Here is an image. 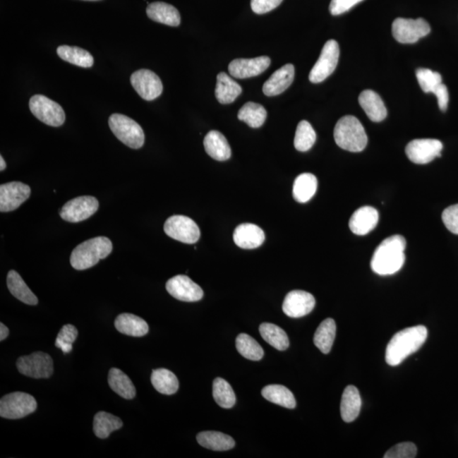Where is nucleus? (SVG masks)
<instances>
[{"label": "nucleus", "mask_w": 458, "mask_h": 458, "mask_svg": "<svg viewBox=\"0 0 458 458\" xmlns=\"http://www.w3.org/2000/svg\"><path fill=\"white\" fill-rule=\"evenodd\" d=\"M108 383L113 392L121 397L132 400L136 396V389L132 380L119 368H112L109 372Z\"/></svg>", "instance_id": "obj_31"}, {"label": "nucleus", "mask_w": 458, "mask_h": 458, "mask_svg": "<svg viewBox=\"0 0 458 458\" xmlns=\"http://www.w3.org/2000/svg\"><path fill=\"white\" fill-rule=\"evenodd\" d=\"M316 301L312 294L293 291L284 298L283 311L288 317L299 318L308 315L315 308Z\"/></svg>", "instance_id": "obj_17"}, {"label": "nucleus", "mask_w": 458, "mask_h": 458, "mask_svg": "<svg viewBox=\"0 0 458 458\" xmlns=\"http://www.w3.org/2000/svg\"><path fill=\"white\" fill-rule=\"evenodd\" d=\"M37 407L35 398L28 393L13 392L0 400V416L7 419H20L35 413Z\"/></svg>", "instance_id": "obj_6"}, {"label": "nucleus", "mask_w": 458, "mask_h": 458, "mask_svg": "<svg viewBox=\"0 0 458 458\" xmlns=\"http://www.w3.org/2000/svg\"><path fill=\"white\" fill-rule=\"evenodd\" d=\"M84 1H100V0H84Z\"/></svg>", "instance_id": "obj_51"}, {"label": "nucleus", "mask_w": 458, "mask_h": 458, "mask_svg": "<svg viewBox=\"0 0 458 458\" xmlns=\"http://www.w3.org/2000/svg\"><path fill=\"white\" fill-rule=\"evenodd\" d=\"M31 195V188L23 183L10 182L0 186V212L15 211Z\"/></svg>", "instance_id": "obj_16"}, {"label": "nucleus", "mask_w": 458, "mask_h": 458, "mask_svg": "<svg viewBox=\"0 0 458 458\" xmlns=\"http://www.w3.org/2000/svg\"><path fill=\"white\" fill-rule=\"evenodd\" d=\"M29 108L33 116L46 125L61 127L65 123L66 114L63 108L44 95L32 96L29 102Z\"/></svg>", "instance_id": "obj_7"}, {"label": "nucleus", "mask_w": 458, "mask_h": 458, "mask_svg": "<svg viewBox=\"0 0 458 458\" xmlns=\"http://www.w3.org/2000/svg\"><path fill=\"white\" fill-rule=\"evenodd\" d=\"M109 126L114 135L124 145L132 149H140L145 144V133L141 126L128 116L112 114L109 119Z\"/></svg>", "instance_id": "obj_5"}, {"label": "nucleus", "mask_w": 458, "mask_h": 458, "mask_svg": "<svg viewBox=\"0 0 458 458\" xmlns=\"http://www.w3.org/2000/svg\"><path fill=\"white\" fill-rule=\"evenodd\" d=\"M57 54L63 61L71 64L90 68L94 65V57L87 50L73 47V46L61 45L57 49Z\"/></svg>", "instance_id": "obj_34"}, {"label": "nucleus", "mask_w": 458, "mask_h": 458, "mask_svg": "<svg viewBox=\"0 0 458 458\" xmlns=\"http://www.w3.org/2000/svg\"><path fill=\"white\" fill-rule=\"evenodd\" d=\"M317 140V134L308 121H301L297 126L295 141V148L301 152L308 151L314 145Z\"/></svg>", "instance_id": "obj_41"}, {"label": "nucleus", "mask_w": 458, "mask_h": 458, "mask_svg": "<svg viewBox=\"0 0 458 458\" xmlns=\"http://www.w3.org/2000/svg\"><path fill=\"white\" fill-rule=\"evenodd\" d=\"M358 102L368 119L380 123L387 116V110L380 96L373 90H364L359 95Z\"/></svg>", "instance_id": "obj_22"}, {"label": "nucleus", "mask_w": 458, "mask_h": 458, "mask_svg": "<svg viewBox=\"0 0 458 458\" xmlns=\"http://www.w3.org/2000/svg\"><path fill=\"white\" fill-rule=\"evenodd\" d=\"M271 64L270 58L260 56L253 59H236L230 63L229 71L235 78L246 79L264 73Z\"/></svg>", "instance_id": "obj_18"}, {"label": "nucleus", "mask_w": 458, "mask_h": 458, "mask_svg": "<svg viewBox=\"0 0 458 458\" xmlns=\"http://www.w3.org/2000/svg\"><path fill=\"white\" fill-rule=\"evenodd\" d=\"M267 116L266 109L254 102L243 104L238 113V119L252 128L262 127L267 119Z\"/></svg>", "instance_id": "obj_38"}, {"label": "nucleus", "mask_w": 458, "mask_h": 458, "mask_svg": "<svg viewBox=\"0 0 458 458\" xmlns=\"http://www.w3.org/2000/svg\"><path fill=\"white\" fill-rule=\"evenodd\" d=\"M361 406V400L358 390L354 385H348L344 389L342 403H340V414L344 422L351 423L358 417Z\"/></svg>", "instance_id": "obj_26"}, {"label": "nucleus", "mask_w": 458, "mask_h": 458, "mask_svg": "<svg viewBox=\"0 0 458 458\" xmlns=\"http://www.w3.org/2000/svg\"><path fill=\"white\" fill-rule=\"evenodd\" d=\"M442 221L447 229L454 234H458V204L451 205L442 213Z\"/></svg>", "instance_id": "obj_45"}, {"label": "nucleus", "mask_w": 458, "mask_h": 458, "mask_svg": "<svg viewBox=\"0 0 458 458\" xmlns=\"http://www.w3.org/2000/svg\"><path fill=\"white\" fill-rule=\"evenodd\" d=\"M417 455V447L411 442H403L390 448L385 458H414Z\"/></svg>", "instance_id": "obj_44"}, {"label": "nucleus", "mask_w": 458, "mask_h": 458, "mask_svg": "<svg viewBox=\"0 0 458 458\" xmlns=\"http://www.w3.org/2000/svg\"><path fill=\"white\" fill-rule=\"evenodd\" d=\"M99 201L93 196H80L63 205L60 216L69 222H80L88 219L98 211Z\"/></svg>", "instance_id": "obj_12"}, {"label": "nucleus", "mask_w": 458, "mask_h": 458, "mask_svg": "<svg viewBox=\"0 0 458 458\" xmlns=\"http://www.w3.org/2000/svg\"><path fill=\"white\" fill-rule=\"evenodd\" d=\"M428 337L426 327L418 325L397 332L388 344L385 360L390 366L396 367L413 353L419 350Z\"/></svg>", "instance_id": "obj_2"}, {"label": "nucleus", "mask_w": 458, "mask_h": 458, "mask_svg": "<svg viewBox=\"0 0 458 458\" xmlns=\"http://www.w3.org/2000/svg\"><path fill=\"white\" fill-rule=\"evenodd\" d=\"M236 348L239 354L251 361H260L264 356L263 347L249 335L241 334L238 335Z\"/></svg>", "instance_id": "obj_40"}, {"label": "nucleus", "mask_w": 458, "mask_h": 458, "mask_svg": "<svg viewBox=\"0 0 458 458\" xmlns=\"http://www.w3.org/2000/svg\"><path fill=\"white\" fill-rule=\"evenodd\" d=\"M151 383L158 392L168 396L175 394L179 388L178 378L166 368L155 369L151 375Z\"/></svg>", "instance_id": "obj_33"}, {"label": "nucleus", "mask_w": 458, "mask_h": 458, "mask_svg": "<svg viewBox=\"0 0 458 458\" xmlns=\"http://www.w3.org/2000/svg\"><path fill=\"white\" fill-rule=\"evenodd\" d=\"M166 289L172 297L181 301H199L204 296L203 289L186 275H176L168 280Z\"/></svg>", "instance_id": "obj_15"}, {"label": "nucleus", "mask_w": 458, "mask_h": 458, "mask_svg": "<svg viewBox=\"0 0 458 458\" xmlns=\"http://www.w3.org/2000/svg\"><path fill=\"white\" fill-rule=\"evenodd\" d=\"M406 241L402 235H392L376 248L371 260L372 270L381 276L392 275L405 263Z\"/></svg>", "instance_id": "obj_1"}, {"label": "nucleus", "mask_w": 458, "mask_h": 458, "mask_svg": "<svg viewBox=\"0 0 458 458\" xmlns=\"http://www.w3.org/2000/svg\"><path fill=\"white\" fill-rule=\"evenodd\" d=\"M16 367L22 375L33 379H49L54 373L52 356L41 351L19 357Z\"/></svg>", "instance_id": "obj_8"}, {"label": "nucleus", "mask_w": 458, "mask_h": 458, "mask_svg": "<svg viewBox=\"0 0 458 458\" xmlns=\"http://www.w3.org/2000/svg\"><path fill=\"white\" fill-rule=\"evenodd\" d=\"M265 241L263 230L258 225L243 224L234 230V241L242 249H255L263 245Z\"/></svg>", "instance_id": "obj_21"}, {"label": "nucleus", "mask_w": 458, "mask_h": 458, "mask_svg": "<svg viewBox=\"0 0 458 458\" xmlns=\"http://www.w3.org/2000/svg\"><path fill=\"white\" fill-rule=\"evenodd\" d=\"M438 100L439 108L441 111L445 112L448 108L449 103V93L447 86L444 83L440 84L438 87L435 88V90L433 92Z\"/></svg>", "instance_id": "obj_48"}, {"label": "nucleus", "mask_w": 458, "mask_h": 458, "mask_svg": "<svg viewBox=\"0 0 458 458\" xmlns=\"http://www.w3.org/2000/svg\"><path fill=\"white\" fill-rule=\"evenodd\" d=\"M263 397L268 402L294 409L296 406V401L293 393L284 385H271L264 387L262 390Z\"/></svg>", "instance_id": "obj_32"}, {"label": "nucleus", "mask_w": 458, "mask_h": 458, "mask_svg": "<svg viewBox=\"0 0 458 458\" xmlns=\"http://www.w3.org/2000/svg\"><path fill=\"white\" fill-rule=\"evenodd\" d=\"M416 77L424 93H432L442 83V77L438 73L430 69L419 68L416 71Z\"/></svg>", "instance_id": "obj_42"}, {"label": "nucleus", "mask_w": 458, "mask_h": 458, "mask_svg": "<svg viewBox=\"0 0 458 458\" xmlns=\"http://www.w3.org/2000/svg\"><path fill=\"white\" fill-rule=\"evenodd\" d=\"M336 335V323L334 319L327 318L318 326L314 335L313 342L323 354L330 353Z\"/></svg>", "instance_id": "obj_35"}, {"label": "nucleus", "mask_w": 458, "mask_h": 458, "mask_svg": "<svg viewBox=\"0 0 458 458\" xmlns=\"http://www.w3.org/2000/svg\"><path fill=\"white\" fill-rule=\"evenodd\" d=\"M197 441L205 448L212 451H229L235 447V441L232 437L217 431H204L196 437Z\"/></svg>", "instance_id": "obj_29"}, {"label": "nucleus", "mask_w": 458, "mask_h": 458, "mask_svg": "<svg viewBox=\"0 0 458 458\" xmlns=\"http://www.w3.org/2000/svg\"><path fill=\"white\" fill-rule=\"evenodd\" d=\"M167 236L184 243H195L199 241L200 230L191 218L175 215L168 218L164 225Z\"/></svg>", "instance_id": "obj_10"}, {"label": "nucleus", "mask_w": 458, "mask_h": 458, "mask_svg": "<svg viewBox=\"0 0 458 458\" xmlns=\"http://www.w3.org/2000/svg\"><path fill=\"white\" fill-rule=\"evenodd\" d=\"M0 163H1V166H0V171H3L6 168V163L3 157H0Z\"/></svg>", "instance_id": "obj_50"}, {"label": "nucleus", "mask_w": 458, "mask_h": 458, "mask_svg": "<svg viewBox=\"0 0 458 458\" xmlns=\"http://www.w3.org/2000/svg\"><path fill=\"white\" fill-rule=\"evenodd\" d=\"M443 145L440 140L421 138L411 141L406 147V154L411 162L423 165L440 157Z\"/></svg>", "instance_id": "obj_13"}, {"label": "nucleus", "mask_w": 458, "mask_h": 458, "mask_svg": "<svg viewBox=\"0 0 458 458\" xmlns=\"http://www.w3.org/2000/svg\"><path fill=\"white\" fill-rule=\"evenodd\" d=\"M213 398L222 409H232L236 403L233 388L222 378H217L213 381Z\"/></svg>", "instance_id": "obj_39"}, {"label": "nucleus", "mask_w": 458, "mask_h": 458, "mask_svg": "<svg viewBox=\"0 0 458 458\" xmlns=\"http://www.w3.org/2000/svg\"><path fill=\"white\" fill-rule=\"evenodd\" d=\"M363 0H331L330 11L333 16H339L350 11Z\"/></svg>", "instance_id": "obj_47"}, {"label": "nucleus", "mask_w": 458, "mask_h": 458, "mask_svg": "<svg viewBox=\"0 0 458 458\" xmlns=\"http://www.w3.org/2000/svg\"><path fill=\"white\" fill-rule=\"evenodd\" d=\"M113 249L110 239L95 237L84 241L71 252L70 262L76 270H86L95 266L100 260L107 258Z\"/></svg>", "instance_id": "obj_3"}, {"label": "nucleus", "mask_w": 458, "mask_h": 458, "mask_svg": "<svg viewBox=\"0 0 458 458\" xmlns=\"http://www.w3.org/2000/svg\"><path fill=\"white\" fill-rule=\"evenodd\" d=\"M379 219V212L375 208L363 207L352 214L349 227L353 234L363 236L376 228Z\"/></svg>", "instance_id": "obj_20"}, {"label": "nucleus", "mask_w": 458, "mask_h": 458, "mask_svg": "<svg viewBox=\"0 0 458 458\" xmlns=\"http://www.w3.org/2000/svg\"><path fill=\"white\" fill-rule=\"evenodd\" d=\"M241 93V85L228 74L221 73L217 75L215 95L218 102L222 104L233 103Z\"/></svg>", "instance_id": "obj_27"}, {"label": "nucleus", "mask_w": 458, "mask_h": 458, "mask_svg": "<svg viewBox=\"0 0 458 458\" xmlns=\"http://www.w3.org/2000/svg\"><path fill=\"white\" fill-rule=\"evenodd\" d=\"M9 334L10 331L8 330V327L3 323H0V340L1 342L5 340Z\"/></svg>", "instance_id": "obj_49"}, {"label": "nucleus", "mask_w": 458, "mask_h": 458, "mask_svg": "<svg viewBox=\"0 0 458 458\" xmlns=\"http://www.w3.org/2000/svg\"><path fill=\"white\" fill-rule=\"evenodd\" d=\"M430 32V25L423 18H397L392 24V35L399 43L414 44Z\"/></svg>", "instance_id": "obj_11"}, {"label": "nucleus", "mask_w": 458, "mask_h": 458, "mask_svg": "<svg viewBox=\"0 0 458 458\" xmlns=\"http://www.w3.org/2000/svg\"><path fill=\"white\" fill-rule=\"evenodd\" d=\"M294 78H295V66L287 64L281 67L264 83L263 88L264 95L272 97L284 93L291 85Z\"/></svg>", "instance_id": "obj_19"}, {"label": "nucleus", "mask_w": 458, "mask_h": 458, "mask_svg": "<svg viewBox=\"0 0 458 458\" xmlns=\"http://www.w3.org/2000/svg\"><path fill=\"white\" fill-rule=\"evenodd\" d=\"M115 327L120 333L142 337L148 334L149 326L144 319L130 313H123L116 318Z\"/></svg>", "instance_id": "obj_25"}, {"label": "nucleus", "mask_w": 458, "mask_h": 458, "mask_svg": "<svg viewBox=\"0 0 458 458\" xmlns=\"http://www.w3.org/2000/svg\"><path fill=\"white\" fill-rule=\"evenodd\" d=\"M7 287L12 295L23 303L30 306L39 303L37 297L28 288L18 272L11 270L8 272Z\"/></svg>", "instance_id": "obj_28"}, {"label": "nucleus", "mask_w": 458, "mask_h": 458, "mask_svg": "<svg viewBox=\"0 0 458 458\" xmlns=\"http://www.w3.org/2000/svg\"><path fill=\"white\" fill-rule=\"evenodd\" d=\"M334 137L340 148L350 152H361L368 145V136L363 124L355 116H343L336 123Z\"/></svg>", "instance_id": "obj_4"}, {"label": "nucleus", "mask_w": 458, "mask_h": 458, "mask_svg": "<svg viewBox=\"0 0 458 458\" xmlns=\"http://www.w3.org/2000/svg\"><path fill=\"white\" fill-rule=\"evenodd\" d=\"M283 0H251V9L255 14H266L276 9Z\"/></svg>", "instance_id": "obj_46"}, {"label": "nucleus", "mask_w": 458, "mask_h": 458, "mask_svg": "<svg viewBox=\"0 0 458 458\" xmlns=\"http://www.w3.org/2000/svg\"><path fill=\"white\" fill-rule=\"evenodd\" d=\"M78 331L76 327L71 325H66L61 327L59 332L56 346L61 349L66 354L73 351V343L77 339Z\"/></svg>", "instance_id": "obj_43"}, {"label": "nucleus", "mask_w": 458, "mask_h": 458, "mask_svg": "<svg viewBox=\"0 0 458 458\" xmlns=\"http://www.w3.org/2000/svg\"><path fill=\"white\" fill-rule=\"evenodd\" d=\"M339 57V47L335 40H329L323 46L320 56L311 70L309 80L313 83L325 81L334 73L337 67Z\"/></svg>", "instance_id": "obj_9"}, {"label": "nucleus", "mask_w": 458, "mask_h": 458, "mask_svg": "<svg viewBox=\"0 0 458 458\" xmlns=\"http://www.w3.org/2000/svg\"><path fill=\"white\" fill-rule=\"evenodd\" d=\"M131 83L134 90L145 100H154L162 94L163 85L157 74L150 70L142 69L131 76Z\"/></svg>", "instance_id": "obj_14"}, {"label": "nucleus", "mask_w": 458, "mask_h": 458, "mask_svg": "<svg viewBox=\"0 0 458 458\" xmlns=\"http://www.w3.org/2000/svg\"><path fill=\"white\" fill-rule=\"evenodd\" d=\"M123 423L121 419L106 411H99L94 418V432L100 439H107L113 431L120 430Z\"/></svg>", "instance_id": "obj_36"}, {"label": "nucleus", "mask_w": 458, "mask_h": 458, "mask_svg": "<svg viewBox=\"0 0 458 458\" xmlns=\"http://www.w3.org/2000/svg\"><path fill=\"white\" fill-rule=\"evenodd\" d=\"M318 179L312 174H302L294 182L293 196L299 203H306L316 194Z\"/></svg>", "instance_id": "obj_30"}, {"label": "nucleus", "mask_w": 458, "mask_h": 458, "mask_svg": "<svg viewBox=\"0 0 458 458\" xmlns=\"http://www.w3.org/2000/svg\"><path fill=\"white\" fill-rule=\"evenodd\" d=\"M259 331L265 342L271 344L272 347L279 351L287 350L289 340L283 329L272 323H264L260 325Z\"/></svg>", "instance_id": "obj_37"}, {"label": "nucleus", "mask_w": 458, "mask_h": 458, "mask_svg": "<svg viewBox=\"0 0 458 458\" xmlns=\"http://www.w3.org/2000/svg\"><path fill=\"white\" fill-rule=\"evenodd\" d=\"M146 13L149 18L155 23L178 27L181 23V16L178 10L169 4L154 2L147 7Z\"/></svg>", "instance_id": "obj_23"}, {"label": "nucleus", "mask_w": 458, "mask_h": 458, "mask_svg": "<svg viewBox=\"0 0 458 458\" xmlns=\"http://www.w3.org/2000/svg\"><path fill=\"white\" fill-rule=\"evenodd\" d=\"M204 147L207 153L217 161L224 162L231 157V148L224 134L218 131H211L204 140Z\"/></svg>", "instance_id": "obj_24"}]
</instances>
